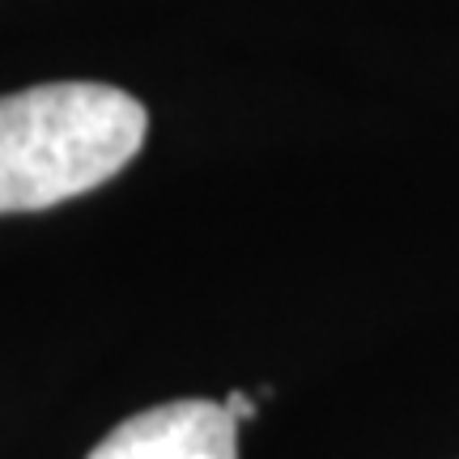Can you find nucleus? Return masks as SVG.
Returning a JSON list of instances; mask_svg holds the SVG:
<instances>
[{"label":"nucleus","mask_w":459,"mask_h":459,"mask_svg":"<svg viewBox=\"0 0 459 459\" xmlns=\"http://www.w3.org/2000/svg\"><path fill=\"white\" fill-rule=\"evenodd\" d=\"M128 90L51 82L0 99V213H39L115 179L145 145Z\"/></svg>","instance_id":"f257e3e1"},{"label":"nucleus","mask_w":459,"mask_h":459,"mask_svg":"<svg viewBox=\"0 0 459 459\" xmlns=\"http://www.w3.org/2000/svg\"><path fill=\"white\" fill-rule=\"evenodd\" d=\"M226 409L238 417V421H247V417H255V400L251 395H243V392H230L226 395Z\"/></svg>","instance_id":"7ed1b4c3"},{"label":"nucleus","mask_w":459,"mask_h":459,"mask_svg":"<svg viewBox=\"0 0 459 459\" xmlns=\"http://www.w3.org/2000/svg\"><path fill=\"white\" fill-rule=\"evenodd\" d=\"M85 459H238V417L213 400L132 412Z\"/></svg>","instance_id":"f03ea898"}]
</instances>
